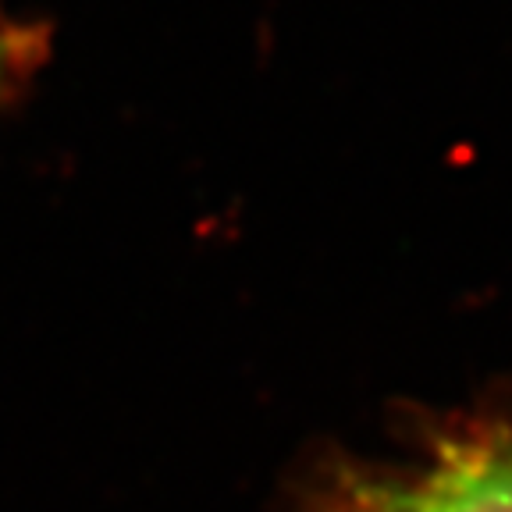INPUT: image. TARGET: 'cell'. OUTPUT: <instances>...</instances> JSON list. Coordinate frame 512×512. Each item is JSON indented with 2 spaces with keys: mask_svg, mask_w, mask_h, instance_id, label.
<instances>
[{
  "mask_svg": "<svg viewBox=\"0 0 512 512\" xmlns=\"http://www.w3.org/2000/svg\"><path fill=\"white\" fill-rule=\"evenodd\" d=\"M43 61H47V29L11 15L0 0V100L18 93Z\"/></svg>",
  "mask_w": 512,
  "mask_h": 512,
  "instance_id": "2",
  "label": "cell"
},
{
  "mask_svg": "<svg viewBox=\"0 0 512 512\" xmlns=\"http://www.w3.org/2000/svg\"><path fill=\"white\" fill-rule=\"evenodd\" d=\"M367 512H512V445L448 459L406 488L377 495Z\"/></svg>",
  "mask_w": 512,
  "mask_h": 512,
  "instance_id": "1",
  "label": "cell"
}]
</instances>
